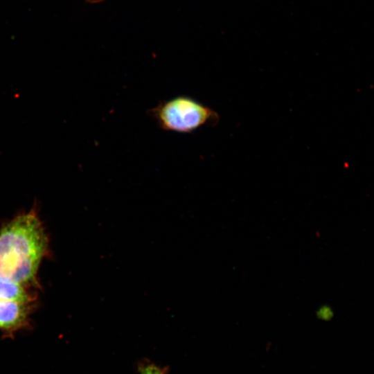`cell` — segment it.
Returning <instances> with one entry per match:
<instances>
[{
    "label": "cell",
    "instance_id": "1",
    "mask_svg": "<svg viewBox=\"0 0 374 374\" xmlns=\"http://www.w3.org/2000/svg\"><path fill=\"white\" fill-rule=\"evenodd\" d=\"M48 240L34 210L21 214L0 229V278L26 287L37 284Z\"/></svg>",
    "mask_w": 374,
    "mask_h": 374
},
{
    "label": "cell",
    "instance_id": "2",
    "mask_svg": "<svg viewBox=\"0 0 374 374\" xmlns=\"http://www.w3.org/2000/svg\"><path fill=\"white\" fill-rule=\"evenodd\" d=\"M148 112L160 129L181 134L193 133L218 119L209 107L182 95L161 101Z\"/></svg>",
    "mask_w": 374,
    "mask_h": 374
},
{
    "label": "cell",
    "instance_id": "3",
    "mask_svg": "<svg viewBox=\"0 0 374 374\" xmlns=\"http://www.w3.org/2000/svg\"><path fill=\"white\" fill-rule=\"evenodd\" d=\"M28 304L0 299V330L6 336L28 325Z\"/></svg>",
    "mask_w": 374,
    "mask_h": 374
},
{
    "label": "cell",
    "instance_id": "4",
    "mask_svg": "<svg viewBox=\"0 0 374 374\" xmlns=\"http://www.w3.org/2000/svg\"><path fill=\"white\" fill-rule=\"evenodd\" d=\"M0 299L28 304L33 301L27 287L0 278Z\"/></svg>",
    "mask_w": 374,
    "mask_h": 374
},
{
    "label": "cell",
    "instance_id": "5",
    "mask_svg": "<svg viewBox=\"0 0 374 374\" xmlns=\"http://www.w3.org/2000/svg\"><path fill=\"white\" fill-rule=\"evenodd\" d=\"M140 374H163V371L157 365L149 364L141 368Z\"/></svg>",
    "mask_w": 374,
    "mask_h": 374
},
{
    "label": "cell",
    "instance_id": "6",
    "mask_svg": "<svg viewBox=\"0 0 374 374\" xmlns=\"http://www.w3.org/2000/svg\"><path fill=\"white\" fill-rule=\"evenodd\" d=\"M87 1H90V0H87Z\"/></svg>",
    "mask_w": 374,
    "mask_h": 374
}]
</instances>
